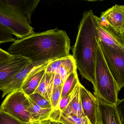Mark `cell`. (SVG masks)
I'll return each instance as SVG.
<instances>
[{
    "mask_svg": "<svg viewBox=\"0 0 124 124\" xmlns=\"http://www.w3.org/2000/svg\"><path fill=\"white\" fill-rule=\"evenodd\" d=\"M80 99L84 116L91 124H98V98L80 85Z\"/></svg>",
    "mask_w": 124,
    "mask_h": 124,
    "instance_id": "9",
    "label": "cell"
},
{
    "mask_svg": "<svg viewBox=\"0 0 124 124\" xmlns=\"http://www.w3.org/2000/svg\"><path fill=\"white\" fill-rule=\"evenodd\" d=\"M49 118L63 124H91L85 116L79 117L69 115L61 112L58 109H53Z\"/></svg>",
    "mask_w": 124,
    "mask_h": 124,
    "instance_id": "17",
    "label": "cell"
},
{
    "mask_svg": "<svg viewBox=\"0 0 124 124\" xmlns=\"http://www.w3.org/2000/svg\"><path fill=\"white\" fill-rule=\"evenodd\" d=\"M70 49L66 32L56 28L16 40L8 52L28 59L32 63L42 65L70 56Z\"/></svg>",
    "mask_w": 124,
    "mask_h": 124,
    "instance_id": "1",
    "label": "cell"
},
{
    "mask_svg": "<svg viewBox=\"0 0 124 124\" xmlns=\"http://www.w3.org/2000/svg\"><path fill=\"white\" fill-rule=\"evenodd\" d=\"M96 16L91 10L85 11L78 27L72 55L82 78L94 83L95 64L98 43Z\"/></svg>",
    "mask_w": 124,
    "mask_h": 124,
    "instance_id": "2",
    "label": "cell"
},
{
    "mask_svg": "<svg viewBox=\"0 0 124 124\" xmlns=\"http://www.w3.org/2000/svg\"><path fill=\"white\" fill-rule=\"evenodd\" d=\"M79 82L77 70L71 73L63 84L61 98L69 94L77 83Z\"/></svg>",
    "mask_w": 124,
    "mask_h": 124,
    "instance_id": "20",
    "label": "cell"
},
{
    "mask_svg": "<svg viewBox=\"0 0 124 124\" xmlns=\"http://www.w3.org/2000/svg\"><path fill=\"white\" fill-rule=\"evenodd\" d=\"M0 109L24 124L34 122L29 110V100L21 88L7 95Z\"/></svg>",
    "mask_w": 124,
    "mask_h": 124,
    "instance_id": "5",
    "label": "cell"
},
{
    "mask_svg": "<svg viewBox=\"0 0 124 124\" xmlns=\"http://www.w3.org/2000/svg\"><path fill=\"white\" fill-rule=\"evenodd\" d=\"M37 122L39 124H63L59 122L54 121L49 118L45 120Z\"/></svg>",
    "mask_w": 124,
    "mask_h": 124,
    "instance_id": "28",
    "label": "cell"
},
{
    "mask_svg": "<svg viewBox=\"0 0 124 124\" xmlns=\"http://www.w3.org/2000/svg\"><path fill=\"white\" fill-rule=\"evenodd\" d=\"M24 124H39L37 122H33L30 123H26Z\"/></svg>",
    "mask_w": 124,
    "mask_h": 124,
    "instance_id": "29",
    "label": "cell"
},
{
    "mask_svg": "<svg viewBox=\"0 0 124 124\" xmlns=\"http://www.w3.org/2000/svg\"><path fill=\"white\" fill-rule=\"evenodd\" d=\"M80 82H78L70 93V99L66 108L61 112L69 115H76L79 117L84 116L82 108L80 99Z\"/></svg>",
    "mask_w": 124,
    "mask_h": 124,
    "instance_id": "15",
    "label": "cell"
},
{
    "mask_svg": "<svg viewBox=\"0 0 124 124\" xmlns=\"http://www.w3.org/2000/svg\"><path fill=\"white\" fill-rule=\"evenodd\" d=\"M4 0L30 25L31 24L32 16L37 8L39 0Z\"/></svg>",
    "mask_w": 124,
    "mask_h": 124,
    "instance_id": "14",
    "label": "cell"
},
{
    "mask_svg": "<svg viewBox=\"0 0 124 124\" xmlns=\"http://www.w3.org/2000/svg\"><path fill=\"white\" fill-rule=\"evenodd\" d=\"M70 93L60 99L58 109L60 111H63L67 106L70 99Z\"/></svg>",
    "mask_w": 124,
    "mask_h": 124,
    "instance_id": "25",
    "label": "cell"
},
{
    "mask_svg": "<svg viewBox=\"0 0 124 124\" xmlns=\"http://www.w3.org/2000/svg\"><path fill=\"white\" fill-rule=\"evenodd\" d=\"M48 63L33 72L26 79L21 87L25 95L29 96L35 93L45 72Z\"/></svg>",
    "mask_w": 124,
    "mask_h": 124,
    "instance_id": "16",
    "label": "cell"
},
{
    "mask_svg": "<svg viewBox=\"0 0 124 124\" xmlns=\"http://www.w3.org/2000/svg\"><path fill=\"white\" fill-rule=\"evenodd\" d=\"M100 25L111 29L124 37V6L116 5L102 12L100 17L96 16Z\"/></svg>",
    "mask_w": 124,
    "mask_h": 124,
    "instance_id": "7",
    "label": "cell"
},
{
    "mask_svg": "<svg viewBox=\"0 0 124 124\" xmlns=\"http://www.w3.org/2000/svg\"><path fill=\"white\" fill-rule=\"evenodd\" d=\"M98 99V124H123L117 105Z\"/></svg>",
    "mask_w": 124,
    "mask_h": 124,
    "instance_id": "12",
    "label": "cell"
},
{
    "mask_svg": "<svg viewBox=\"0 0 124 124\" xmlns=\"http://www.w3.org/2000/svg\"><path fill=\"white\" fill-rule=\"evenodd\" d=\"M93 87L94 96L106 103L118 105L123 101L118 98L120 90L107 65L98 43Z\"/></svg>",
    "mask_w": 124,
    "mask_h": 124,
    "instance_id": "3",
    "label": "cell"
},
{
    "mask_svg": "<svg viewBox=\"0 0 124 124\" xmlns=\"http://www.w3.org/2000/svg\"><path fill=\"white\" fill-rule=\"evenodd\" d=\"M96 28L99 40L112 48L124 51V37L108 27L100 25L97 21Z\"/></svg>",
    "mask_w": 124,
    "mask_h": 124,
    "instance_id": "13",
    "label": "cell"
},
{
    "mask_svg": "<svg viewBox=\"0 0 124 124\" xmlns=\"http://www.w3.org/2000/svg\"><path fill=\"white\" fill-rule=\"evenodd\" d=\"M29 96L35 103L42 108H52L50 103L39 93H34Z\"/></svg>",
    "mask_w": 124,
    "mask_h": 124,
    "instance_id": "21",
    "label": "cell"
},
{
    "mask_svg": "<svg viewBox=\"0 0 124 124\" xmlns=\"http://www.w3.org/2000/svg\"><path fill=\"white\" fill-rule=\"evenodd\" d=\"M54 77V74H47L45 70V72L35 92L42 96L50 103Z\"/></svg>",
    "mask_w": 124,
    "mask_h": 124,
    "instance_id": "18",
    "label": "cell"
},
{
    "mask_svg": "<svg viewBox=\"0 0 124 124\" xmlns=\"http://www.w3.org/2000/svg\"><path fill=\"white\" fill-rule=\"evenodd\" d=\"M62 86L53 87L51 98V104L53 109H58L59 103L61 98Z\"/></svg>",
    "mask_w": 124,
    "mask_h": 124,
    "instance_id": "23",
    "label": "cell"
},
{
    "mask_svg": "<svg viewBox=\"0 0 124 124\" xmlns=\"http://www.w3.org/2000/svg\"><path fill=\"white\" fill-rule=\"evenodd\" d=\"M13 55L0 48V62L11 58Z\"/></svg>",
    "mask_w": 124,
    "mask_h": 124,
    "instance_id": "27",
    "label": "cell"
},
{
    "mask_svg": "<svg viewBox=\"0 0 124 124\" xmlns=\"http://www.w3.org/2000/svg\"><path fill=\"white\" fill-rule=\"evenodd\" d=\"M63 82L61 77L57 74H54V77L53 82V87H58L63 86Z\"/></svg>",
    "mask_w": 124,
    "mask_h": 124,
    "instance_id": "26",
    "label": "cell"
},
{
    "mask_svg": "<svg viewBox=\"0 0 124 124\" xmlns=\"http://www.w3.org/2000/svg\"><path fill=\"white\" fill-rule=\"evenodd\" d=\"M45 64L31 63L1 85L0 90L2 92V97L3 98L14 91L21 88L23 83L29 75Z\"/></svg>",
    "mask_w": 124,
    "mask_h": 124,
    "instance_id": "10",
    "label": "cell"
},
{
    "mask_svg": "<svg viewBox=\"0 0 124 124\" xmlns=\"http://www.w3.org/2000/svg\"><path fill=\"white\" fill-rule=\"evenodd\" d=\"M104 58L119 90L124 86V51L108 46L99 40Z\"/></svg>",
    "mask_w": 124,
    "mask_h": 124,
    "instance_id": "6",
    "label": "cell"
},
{
    "mask_svg": "<svg viewBox=\"0 0 124 124\" xmlns=\"http://www.w3.org/2000/svg\"><path fill=\"white\" fill-rule=\"evenodd\" d=\"M31 63L25 57L14 55L0 62V86Z\"/></svg>",
    "mask_w": 124,
    "mask_h": 124,
    "instance_id": "8",
    "label": "cell"
},
{
    "mask_svg": "<svg viewBox=\"0 0 124 124\" xmlns=\"http://www.w3.org/2000/svg\"><path fill=\"white\" fill-rule=\"evenodd\" d=\"M0 124H24V123L0 109Z\"/></svg>",
    "mask_w": 124,
    "mask_h": 124,
    "instance_id": "22",
    "label": "cell"
},
{
    "mask_svg": "<svg viewBox=\"0 0 124 124\" xmlns=\"http://www.w3.org/2000/svg\"><path fill=\"white\" fill-rule=\"evenodd\" d=\"M0 26L20 39L35 33L31 25L4 0H0Z\"/></svg>",
    "mask_w": 124,
    "mask_h": 124,
    "instance_id": "4",
    "label": "cell"
},
{
    "mask_svg": "<svg viewBox=\"0 0 124 124\" xmlns=\"http://www.w3.org/2000/svg\"><path fill=\"white\" fill-rule=\"evenodd\" d=\"M26 96L29 100V110L34 122H39L49 118L53 109L42 108L35 103L29 96Z\"/></svg>",
    "mask_w": 124,
    "mask_h": 124,
    "instance_id": "19",
    "label": "cell"
},
{
    "mask_svg": "<svg viewBox=\"0 0 124 124\" xmlns=\"http://www.w3.org/2000/svg\"><path fill=\"white\" fill-rule=\"evenodd\" d=\"M16 40L8 31L0 26V44L11 42H14Z\"/></svg>",
    "mask_w": 124,
    "mask_h": 124,
    "instance_id": "24",
    "label": "cell"
},
{
    "mask_svg": "<svg viewBox=\"0 0 124 124\" xmlns=\"http://www.w3.org/2000/svg\"><path fill=\"white\" fill-rule=\"evenodd\" d=\"M45 70L47 74H58L64 83L68 76L77 70V69L73 58L70 55L68 57L49 62Z\"/></svg>",
    "mask_w": 124,
    "mask_h": 124,
    "instance_id": "11",
    "label": "cell"
}]
</instances>
